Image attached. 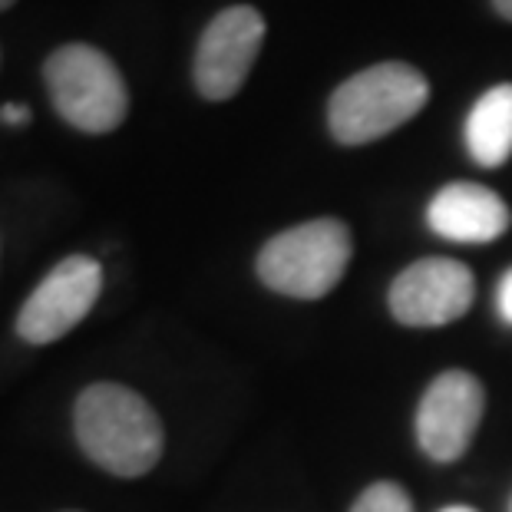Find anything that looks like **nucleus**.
<instances>
[{"label": "nucleus", "instance_id": "obj_16", "mask_svg": "<svg viewBox=\"0 0 512 512\" xmlns=\"http://www.w3.org/2000/svg\"><path fill=\"white\" fill-rule=\"evenodd\" d=\"M14 4H17V0H0V14H4V10H10Z\"/></svg>", "mask_w": 512, "mask_h": 512}, {"label": "nucleus", "instance_id": "obj_4", "mask_svg": "<svg viewBox=\"0 0 512 512\" xmlns=\"http://www.w3.org/2000/svg\"><path fill=\"white\" fill-rule=\"evenodd\" d=\"M351 255L354 242L341 219H314L271 238L258 252L255 268L265 288L314 301L337 288Z\"/></svg>", "mask_w": 512, "mask_h": 512}, {"label": "nucleus", "instance_id": "obj_10", "mask_svg": "<svg viewBox=\"0 0 512 512\" xmlns=\"http://www.w3.org/2000/svg\"><path fill=\"white\" fill-rule=\"evenodd\" d=\"M466 152L483 169H499L512 156V83H499L466 116Z\"/></svg>", "mask_w": 512, "mask_h": 512}, {"label": "nucleus", "instance_id": "obj_6", "mask_svg": "<svg viewBox=\"0 0 512 512\" xmlns=\"http://www.w3.org/2000/svg\"><path fill=\"white\" fill-rule=\"evenodd\" d=\"M103 291V268L90 255L63 258L50 275L30 291L17 314V334L27 344H53L67 337L93 311Z\"/></svg>", "mask_w": 512, "mask_h": 512}, {"label": "nucleus", "instance_id": "obj_7", "mask_svg": "<svg viewBox=\"0 0 512 512\" xmlns=\"http://www.w3.org/2000/svg\"><path fill=\"white\" fill-rule=\"evenodd\" d=\"M476 281L463 261L423 258L390 285V314L407 328H443L473 308Z\"/></svg>", "mask_w": 512, "mask_h": 512}, {"label": "nucleus", "instance_id": "obj_3", "mask_svg": "<svg viewBox=\"0 0 512 512\" xmlns=\"http://www.w3.org/2000/svg\"><path fill=\"white\" fill-rule=\"evenodd\" d=\"M43 83H47L53 110L80 133H113L129 113L123 73L90 43H63L53 50L43 60Z\"/></svg>", "mask_w": 512, "mask_h": 512}, {"label": "nucleus", "instance_id": "obj_1", "mask_svg": "<svg viewBox=\"0 0 512 512\" xmlns=\"http://www.w3.org/2000/svg\"><path fill=\"white\" fill-rule=\"evenodd\" d=\"M76 443L100 470L136 479L162 456V423L156 410L123 384H93L76 397Z\"/></svg>", "mask_w": 512, "mask_h": 512}, {"label": "nucleus", "instance_id": "obj_11", "mask_svg": "<svg viewBox=\"0 0 512 512\" xmlns=\"http://www.w3.org/2000/svg\"><path fill=\"white\" fill-rule=\"evenodd\" d=\"M351 512H413L407 489L397 483H374L367 486Z\"/></svg>", "mask_w": 512, "mask_h": 512}, {"label": "nucleus", "instance_id": "obj_9", "mask_svg": "<svg viewBox=\"0 0 512 512\" xmlns=\"http://www.w3.org/2000/svg\"><path fill=\"white\" fill-rule=\"evenodd\" d=\"M427 222L446 242L486 245L506 235L512 222L509 205L493 189L476 182H453L430 199Z\"/></svg>", "mask_w": 512, "mask_h": 512}, {"label": "nucleus", "instance_id": "obj_14", "mask_svg": "<svg viewBox=\"0 0 512 512\" xmlns=\"http://www.w3.org/2000/svg\"><path fill=\"white\" fill-rule=\"evenodd\" d=\"M493 7H496L506 20H512V0H493Z\"/></svg>", "mask_w": 512, "mask_h": 512}, {"label": "nucleus", "instance_id": "obj_8", "mask_svg": "<svg viewBox=\"0 0 512 512\" xmlns=\"http://www.w3.org/2000/svg\"><path fill=\"white\" fill-rule=\"evenodd\" d=\"M486 410L483 384L466 370H446L417 407V443L437 463H453L470 450Z\"/></svg>", "mask_w": 512, "mask_h": 512}, {"label": "nucleus", "instance_id": "obj_2", "mask_svg": "<svg viewBox=\"0 0 512 512\" xmlns=\"http://www.w3.org/2000/svg\"><path fill=\"white\" fill-rule=\"evenodd\" d=\"M430 100V83L410 63H377L351 80H344L331 96L328 126L337 143L367 146L410 123Z\"/></svg>", "mask_w": 512, "mask_h": 512}, {"label": "nucleus", "instance_id": "obj_12", "mask_svg": "<svg viewBox=\"0 0 512 512\" xmlns=\"http://www.w3.org/2000/svg\"><path fill=\"white\" fill-rule=\"evenodd\" d=\"M496 311L509 328H512V268L499 278V288H496Z\"/></svg>", "mask_w": 512, "mask_h": 512}, {"label": "nucleus", "instance_id": "obj_15", "mask_svg": "<svg viewBox=\"0 0 512 512\" xmlns=\"http://www.w3.org/2000/svg\"><path fill=\"white\" fill-rule=\"evenodd\" d=\"M443 512H476V509H470V506H450V509H443Z\"/></svg>", "mask_w": 512, "mask_h": 512}, {"label": "nucleus", "instance_id": "obj_5", "mask_svg": "<svg viewBox=\"0 0 512 512\" xmlns=\"http://www.w3.org/2000/svg\"><path fill=\"white\" fill-rule=\"evenodd\" d=\"M261 43H265V17L255 7L235 4L215 14L195 47V90L212 103L232 100L252 73Z\"/></svg>", "mask_w": 512, "mask_h": 512}, {"label": "nucleus", "instance_id": "obj_13", "mask_svg": "<svg viewBox=\"0 0 512 512\" xmlns=\"http://www.w3.org/2000/svg\"><path fill=\"white\" fill-rule=\"evenodd\" d=\"M0 119H4L7 126H24V123H30V110L27 106H4V110H0Z\"/></svg>", "mask_w": 512, "mask_h": 512}]
</instances>
